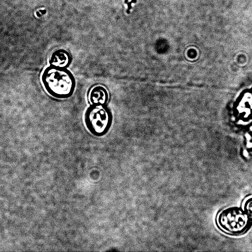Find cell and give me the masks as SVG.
<instances>
[{"label":"cell","mask_w":252,"mask_h":252,"mask_svg":"<svg viewBox=\"0 0 252 252\" xmlns=\"http://www.w3.org/2000/svg\"><path fill=\"white\" fill-rule=\"evenodd\" d=\"M72 62L69 53L66 50L60 49L53 53L50 60L51 65L67 68Z\"/></svg>","instance_id":"obj_5"},{"label":"cell","mask_w":252,"mask_h":252,"mask_svg":"<svg viewBox=\"0 0 252 252\" xmlns=\"http://www.w3.org/2000/svg\"><path fill=\"white\" fill-rule=\"evenodd\" d=\"M109 99L107 89L102 86L94 87L89 94V100L91 104L106 105Z\"/></svg>","instance_id":"obj_4"},{"label":"cell","mask_w":252,"mask_h":252,"mask_svg":"<svg viewBox=\"0 0 252 252\" xmlns=\"http://www.w3.org/2000/svg\"><path fill=\"white\" fill-rule=\"evenodd\" d=\"M218 227L223 232L232 235L245 233L251 225L250 218L240 208L228 207L220 211L216 218Z\"/></svg>","instance_id":"obj_2"},{"label":"cell","mask_w":252,"mask_h":252,"mask_svg":"<svg viewBox=\"0 0 252 252\" xmlns=\"http://www.w3.org/2000/svg\"><path fill=\"white\" fill-rule=\"evenodd\" d=\"M42 80L47 92L57 98L71 97L76 87L75 77L66 67L51 65L44 71Z\"/></svg>","instance_id":"obj_1"},{"label":"cell","mask_w":252,"mask_h":252,"mask_svg":"<svg viewBox=\"0 0 252 252\" xmlns=\"http://www.w3.org/2000/svg\"><path fill=\"white\" fill-rule=\"evenodd\" d=\"M241 209L252 219V195L248 196L243 201Z\"/></svg>","instance_id":"obj_6"},{"label":"cell","mask_w":252,"mask_h":252,"mask_svg":"<svg viewBox=\"0 0 252 252\" xmlns=\"http://www.w3.org/2000/svg\"><path fill=\"white\" fill-rule=\"evenodd\" d=\"M113 122L111 111L106 105L91 104L86 109L84 122L87 129L95 136H102L109 130Z\"/></svg>","instance_id":"obj_3"},{"label":"cell","mask_w":252,"mask_h":252,"mask_svg":"<svg viewBox=\"0 0 252 252\" xmlns=\"http://www.w3.org/2000/svg\"><path fill=\"white\" fill-rule=\"evenodd\" d=\"M136 2V0H132L130 1L129 2H127V0H126H126L125 1L126 3L127 4V5H128V8H127V9L126 10V12L127 13H130L129 10L131 9V4H132V3Z\"/></svg>","instance_id":"obj_7"}]
</instances>
